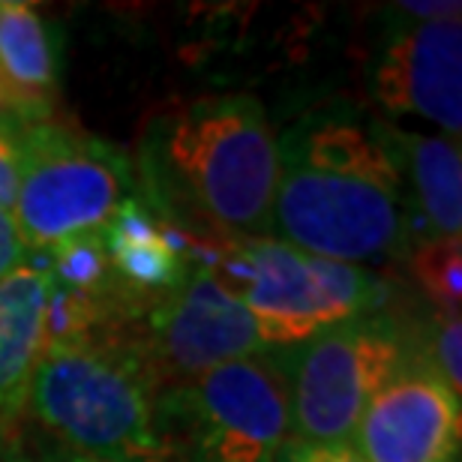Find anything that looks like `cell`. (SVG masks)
<instances>
[{
    "label": "cell",
    "instance_id": "obj_1",
    "mask_svg": "<svg viewBox=\"0 0 462 462\" xmlns=\"http://www.w3.org/2000/svg\"><path fill=\"white\" fill-rule=\"evenodd\" d=\"M273 237L346 264L409 255L414 219L382 120L310 108L276 133Z\"/></svg>",
    "mask_w": 462,
    "mask_h": 462
},
{
    "label": "cell",
    "instance_id": "obj_2",
    "mask_svg": "<svg viewBox=\"0 0 462 462\" xmlns=\"http://www.w3.org/2000/svg\"><path fill=\"white\" fill-rule=\"evenodd\" d=\"M276 129L249 94L201 97L156 115L138 151L147 208L183 235L273 237Z\"/></svg>",
    "mask_w": 462,
    "mask_h": 462
},
{
    "label": "cell",
    "instance_id": "obj_3",
    "mask_svg": "<svg viewBox=\"0 0 462 462\" xmlns=\"http://www.w3.org/2000/svg\"><path fill=\"white\" fill-rule=\"evenodd\" d=\"M160 387L142 357L103 334L45 343L27 427L79 454L112 462H178L156 430Z\"/></svg>",
    "mask_w": 462,
    "mask_h": 462
},
{
    "label": "cell",
    "instance_id": "obj_4",
    "mask_svg": "<svg viewBox=\"0 0 462 462\" xmlns=\"http://www.w3.org/2000/svg\"><path fill=\"white\" fill-rule=\"evenodd\" d=\"M255 319L267 348L307 343L339 321L382 312L387 285L360 264L300 253L276 237H210L192 246Z\"/></svg>",
    "mask_w": 462,
    "mask_h": 462
},
{
    "label": "cell",
    "instance_id": "obj_5",
    "mask_svg": "<svg viewBox=\"0 0 462 462\" xmlns=\"http://www.w3.org/2000/svg\"><path fill=\"white\" fill-rule=\"evenodd\" d=\"M156 430L178 462H276L291 439V393L276 348L160 391Z\"/></svg>",
    "mask_w": 462,
    "mask_h": 462
},
{
    "label": "cell",
    "instance_id": "obj_6",
    "mask_svg": "<svg viewBox=\"0 0 462 462\" xmlns=\"http://www.w3.org/2000/svg\"><path fill=\"white\" fill-rule=\"evenodd\" d=\"M135 196H142L135 169L117 144L54 120L22 126L13 219L27 253L42 255L69 237L97 235Z\"/></svg>",
    "mask_w": 462,
    "mask_h": 462
},
{
    "label": "cell",
    "instance_id": "obj_7",
    "mask_svg": "<svg viewBox=\"0 0 462 462\" xmlns=\"http://www.w3.org/2000/svg\"><path fill=\"white\" fill-rule=\"evenodd\" d=\"M291 393V439L351 445L369 400L418 355L387 312L330 325L307 343L276 348Z\"/></svg>",
    "mask_w": 462,
    "mask_h": 462
},
{
    "label": "cell",
    "instance_id": "obj_8",
    "mask_svg": "<svg viewBox=\"0 0 462 462\" xmlns=\"http://www.w3.org/2000/svg\"><path fill=\"white\" fill-rule=\"evenodd\" d=\"M99 334L133 348L160 391L267 351L255 319L237 294L199 262L178 289L144 298Z\"/></svg>",
    "mask_w": 462,
    "mask_h": 462
},
{
    "label": "cell",
    "instance_id": "obj_9",
    "mask_svg": "<svg viewBox=\"0 0 462 462\" xmlns=\"http://www.w3.org/2000/svg\"><path fill=\"white\" fill-rule=\"evenodd\" d=\"M387 31L366 67V88L393 117H420L454 138L462 129V22L384 13Z\"/></svg>",
    "mask_w": 462,
    "mask_h": 462
},
{
    "label": "cell",
    "instance_id": "obj_10",
    "mask_svg": "<svg viewBox=\"0 0 462 462\" xmlns=\"http://www.w3.org/2000/svg\"><path fill=\"white\" fill-rule=\"evenodd\" d=\"M351 445L366 462H459V396L414 355L369 400Z\"/></svg>",
    "mask_w": 462,
    "mask_h": 462
},
{
    "label": "cell",
    "instance_id": "obj_11",
    "mask_svg": "<svg viewBox=\"0 0 462 462\" xmlns=\"http://www.w3.org/2000/svg\"><path fill=\"white\" fill-rule=\"evenodd\" d=\"M51 273L40 255L0 280V459L22 445L33 373L45 351Z\"/></svg>",
    "mask_w": 462,
    "mask_h": 462
},
{
    "label": "cell",
    "instance_id": "obj_12",
    "mask_svg": "<svg viewBox=\"0 0 462 462\" xmlns=\"http://www.w3.org/2000/svg\"><path fill=\"white\" fill-rule=\"evenodd\" d=\"M115 276L138 294H165L192 271V237L169 226L142 196L126 199L99 231Z\"/></svg>",
    "mask_w": 462,
    "mask_h": 462
},
{
    "label": "cell",
    "instance_id": "obj_13",
    "mask_svg": "<svg viewBox=\"0 0 462 462\" xmlns=\"http://www.w3.org/2000/svg\"><path fill=\"white\" fill-rule=\"evenodd\" d=\"M409 201L423 217L430 237H462V156L454 135H418L387 126Z\"/></svg>",
    "mask_w": 462,
    "mask_h": 462
},
{
    "label": "cell",
    "instance_id": "obj_14",
    "mask_svg": "<svg viewBox=\"0 0 462 462\" xmlns=\"http://www.w3.org/2000/svg\"><path fill=\"white\" fill-rule=\"evenodd\" d=\"M0 72L22 97L54 106L60 85V31L33 4L0 0Z\"/></svg>",
    "mask_w": 462,
    "mask_h": 462
},
{
    "label": "cell",
    "instance_id": "obj_15",
    "mask_svg": "<svg viewBox=\"0 0 462 462\" xmlns=\"http://www.w3.org/2000/svg\"><path fill=\"white\" fill-rule=\"evenodd\" d=\"M45 262V271L51 273L54 285H63L69 291L79 294H108L117 285H124L115 276V267L108 262L103 235H79L69 237L63 244L51 246L49 253L40 255Z\"/></svg>",
    "mask_w": 462,
    "mask_h": 462
},
{
    "label": "cell",
    "instance_id": "obj_16",
    "mask_svg": "<svg viewBox=\"0 0 462 462\" xmlns=\"http://www.w3.org/2000/svg\"><path fill=\"white\" fill-rule=\"evenodd\" d=\"M411 273L439 316H459L462 237H427L409 249Z\"/></svg>",
    "mask_w": 462,
    "mask_h": 462
},
{
    "label": "cell",
    "instance_id": "obj_17",
    "mask_svg": "<svg viewBox=\"0 0 462 462\" xmlns=\"http://www.w3.org/2000/svg\"><path fill=\"white\" fill-rule=\"evenodd\" d=\"M430 360H423L450 391L459 396L462 391V319L459 316H439L432 328V339L427 346Z\"/></svg>",
    "mask_w": 462,
    "mask_h": 462
},
{
    "label": "cell",
    "instance_id": "obj_18",
    "mask_svg": "<svg viewBox=\"0 0 462 462\" xmlns=\"http://www.w3.org/2000/svg\"><path fill=\"white\" fill-rule=\"evenodd\" d=\"M22 126L0 120V210L13 214L22 180Z\"/></svg>",
    "mask_w": 462,
    "mask_h": 462
},
{
    "label": "cell",
    "instance_id": "obj_19",
    "mask_svg": "<svg viewBox=\"0 0 462 462\" xmlns=\"http://www.w3.org/2000/svg\"><path fill=\"white\" fill-rule=\"evenodd\" d=\"M276 462H366L355 445H310V441L289 439L280 448Z\"/></svg>",
    "mask_w": 462,
    "mask_h": 462
},
{
    "label": "cell",
    "instance_id": "obj_20",
    "mask_svg": "<svg viewBox=\"0 0 462 462\" xmlns=\"http://www.w3.org/2000/svg\"><path fill=\"white\" fill-rule=\"evenodd\" d=\"M0 120H9V124H40V120H51V106L22 97L0 72Z\"/></svg>",
    "mask_w": 462,
    "mask_h": 462
},
{
    "label": "cell",
    "instance_id": "obj_21",
    "mask_svg": "<svg viewBox=\"0 0 462 462\" xmlns=\"http://www.w3.org/2000/svg\"><path fill=\"white\" fill-rule=\"evenodd\" d=\"M27 258H31V253H27L24 237H22V231H18L13 214L0 210V280H4L6 273H13L15 267H22Z\"/></svg>",
    "mask_w": 462,
    "mask_h": 462
},
{
    "label": "cell",
    "instance_id": "obj_22",
    "mask_svg": "<svg viewBox=\"0 0 462 462\" xmlns=\"http://www.w3.org/2000/svg\"><path fill=\"white\" fill-rule=\"evenodd\" d=\"M27 441H31V445H24V450H27V457H31V462H112V459H97V457L63 448L58 441H51L49 436H42V432H36L33 427H27Z\"/></svg>",
    "mask_w": 462,
    "mask_h": 462
},
{
    "label": "cell",
    "instance_id": "obj_23",
    "mask_svg": "<svg viewBox=\"0 0 462 462\" xmlns=\"http://www.w3.org/2000/svg\"><path fill=\"white\" fill-rule=\"evenodd\" d=\"M0 462H31V457H27V450H24V441L18 448H13L9 454L0 459Z\"/></svg>",
    "mask_w": 462,
    "mask_h": 462
}]
</instances>
